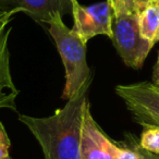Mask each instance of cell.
Instances as JSON below:
<instances>
[{"instance_id":"6da1fadb","label":"cell","mask_w":159,"mask_h":159,"mask_svg":"<svg viewBox=\"0 0 159 159\" xmlns=\"http://www.w3.org/2000/svg\"><path fill=\"white\" fill-rule=\"evenodd\" d=\"M92 82L89 81L63 108L49 117L19 116L40 145L45 159H81L83 119Z\"/></svg>"},{"instance_id":"7a4b0ae2","label":"cell","mask_w":159,"mask_h":159,"mask_svg":"<svg viewBox=\"0 0 159 159\" xmlns=\"http://www.w3.org/2000/svg\"><path fill=\"white\" fill-rule=\"evenodd\" d=\"M48 26L66 70L62 98L69 100L89 81L93 80V72L86 61V44L73 29H69L64 24L61 14L56 13L50 19Z\"/></svg>"},{"instance_id":"3957f363","label":"cell","mask_w":159,"mask_h":159,"mask_svg":"<svg viewBox=\"0 0 159 159\" xmlns=\"http://www.w3.org/2000/svg\"><path fill=\"white\" fill-rule=\"evenodd\" d=\"M116 50L122 61L134 70L143 66L154 44L142 36L139 16L135 11L115 14L112 21V37Z\"/></svg>"},{"instance_id":"277c9868","label":"cell","mask_w":159,"mask_h":159,"mask_svg":"<svg viewBox=\"0 0 159 159\" xmlns=\"http://www.w3.org/2000/svg\"><path fill=\"white\" fill-rule=\"evenodd\" d=\"M116 93L143 126H159V87L152 82L118 85Z\"/></svg>"},{"instance_id":"5b68a950","label":"cell","mask_w":159,"mask_h":159,"mask_svg":"<svg viewBox=\"0 0 159 159\" xmlns=\"http://www.w3.org/2000/svg\"><path fill=\"white\" fill-rule=\"evenodd\" d=\"M73 31L84 44L98 35L112 37L113 10L108 0L92 6H82L77 0H72Z\"/></svg>"},{"instance_id":"8992f818","label":"cell","mask_w":159,"mask_h":159,"mask_svg":"<svg viewBox=\"0 0 159 159\" xmlns=\"http://www.w3.org/2000/svg\"><path fill=\"white\" fill-rule=\"evenodd\" d=\"M16 13V11H3L0 16V109L13 111H18L16 100L20 92L13 82L10 68L9 36L11 27H9V23Z\"/></svg>"},{"instance_id":"52a82bcc","label":"cell","mask_w":159,"mask_h":159,"mask_svg":"<svg viewBox=\"0 0 159 159\" xmlns=\"http://www.w3.org/2000/svg\"><path fill=\"white\" fill-rule=\"evenodd\" d=\"M117 146L95 121L87 102L83 119L81 159H115Z\"/></svg>"},{"instance_id":"ba28073f","label":"cell","mask_w":159,"mask_h":159,"mask_svg":"<svg viewBox=\"0 0 159 159\" xmlns=\"http://www.w3.org/2000/svg\"><path fill=\"white\" fill-rule=\"evenodd\" d=\"M2 11L24 12L33 20L48 24L56 13L72 12V0H0Z\"/></svg>"},{"instance_id":"9c48e42d","label":"cell","mask_w":159,"mask_h":159,"mask_svg":"<svg viewBox=\"0 0 159 159\" xmlns=\"http://www.w3.org/2000/svg\"><path fill=\"white\" fill-rule=\"evenodd\" d=\"M139 16V26L142 36L152 44L159 42V0L152 2Z\"/></svg>"},{"instance_id":"30bf717a","label":"cell","mask_w":159,"mask_h":159,"mask_svg":"<svg viewBox=\"0 0 159 159\" xmlns=\"http://www.w3.org/2000/svg\"><path fill=\"white\" fill-rule=\"evenodd\" d=\"M139 145L152 154L159 155V126H145Z\"/></svg>"},{"instance_id":"8fae6325","label":"cell","mask_w":159,"mask_h":159,"mask_svg":"<svg viewBox=\"0 0 159 159\" xmlns=\"http://www.w3.org/2000/svg\"><path fill=\"white\" fill-rule=\"evenodd\" d=\"M113 10V13L119 14L123 12H133V0H108Z\"/></svg>"},{"instance_id":"7c38bea8","label":"cell","mask_w":159,"mask_h":159,"mask_svg":"<svg viewBox=\"0 0 159 159\" xmlns=\"http://www.w3.org/2000/svg\"><path fill=\"white\" fill-rule=\"evenodd\" d=\"M10 145L11 143H10L9 135H8L3 124L0 122V159L10 156Z\"/></svg>"},{"instance_id":"4fadbf2b","label":"cell","mask_w":159,"mask_h":159,"mask_svg":"<svg viewBox=\"0 0 159 159\" xmlns=\"http://www.w3.org/2000/svg\"><path fill=\"white\" fill-rule=\"evenodd\" d=\"M115 159H141L139 156V154L136 152V150L133 148H123L117 146L116 149V156Z\"/></svg>"},{"instance_id":"5bb4252c","label":"cell","mask_w":159,"mask_h":159,"mask_svg":"<svg viewBox=\"0 0 159 159\" xmlns=\"http://www.w3.org/2000/svg\"><path fill=\"white\" fill-rule=\"evenodd\" d=\"M152 2V0H133V6H134V11L137 14L141 13L149 3Z\"/></svg>"},{"instance_id":"9a60e30c","label":"cell","mask_w":159,"mask_h":159,"mask_svg":"<svg viewBox=\"0 0 159 159\" xmlns=\"http://www.w3.org/2000/svg\"><path fill=\"white\" fill-rule=\"evenodd\" d=\"M152 83L156 86L159 87V53L157 57V61L154 66V72H152Z\"/></svg>"},{"instance_id":"2e32d148","label":"cell","mask_w":159,"mask_h":159,"mask_svg":"<svg viewBox=\"0 0 159 159\" xmlns=\"http://www.w3.org/2000/svg\"><path fill=\"white\" fill-rule=\"evenodd\" d=\"M134 149L136 150V152L139 154V156L141 159H152V156H150V152H147V150H145V149H143L139 145L135 146Z\"/></svg>"},{"instance_id":"e0dca14e","label":"cell","mask_w":159,"mask_h":159,"mask_svg":"<svg viewBox=\"0 0 159 159\" xmlns=\"http://www.w3.org/2000/svg\"><path fill=\"white\" fill-rule=\"evenodd\" d=\"M150 156H152V159H159V155H157V154H152V152H150Z\"/></svg>"},{"instance_id":"ac0fdd59","label":"cell","mask_w":159,"mask_h":159,"mask_svg":"<svg viewBox=\"0 0 159 159\" xmlns=\"http://www.w3.org/2000/svg\"><path fill=\"white\" fill-rule=\"evenodd\" d=\"M3 13V11H2V9H1V7H0V16Z\"/></svg>"},{"instance_id":"d6986e66","label":"cell","mask_w":159,"mask_h":159,"mask_svg":"<svg viewBox=\"0 0 159 159\" xmlns=\"http://www.w3.org/2000/svg\"><path fill=\"white\" fill-rule=\"evenodd\" d=\"M3 159H12V158L10 156H8V157H6V158H3Z\"/></svg>"}]
</instances>
